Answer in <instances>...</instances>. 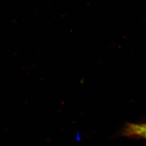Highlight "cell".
Returning <instances> with one entry per match:
<instances>
[{
	"label": "cell",
	"mask_w": 146,
	"mask_h": 146,
	"mask_svg": "<svg viewBox=\"0 0 146 146\" xmlns=\"http://www.w3.org/2000/svg\"><path fill=\"white\" fill-rule=\"evenodd\" d=\"M122 134L128 137H139L146 139V123H128L124 128Z\"/></svg>",
	"instance_id": "cell-1"
}]
</instances>
